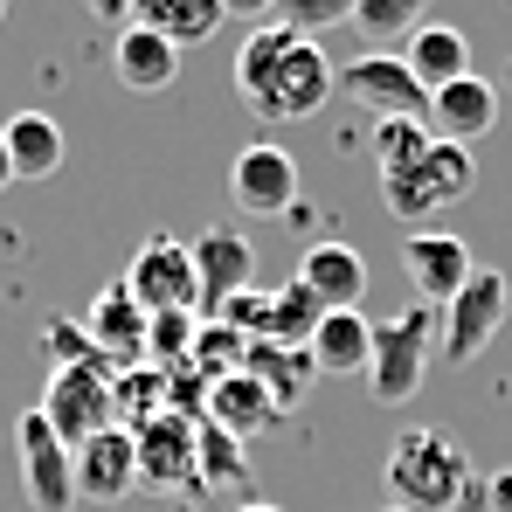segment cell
<instances>
[{"mask_svg": "<svg viewBox=\"0 0 512 512\" xmlns=\"http://www.w3.org/2000/svg\"><path fill=\"white\" fill-rule=\"evenodd\" d=\"M139 485V450H132V429H97L90 443H77V499L90 506H111Z\"/></svg>", "mask_w": 512, "mask_h": 512, "instance_id": "obj_14", "label": "cell"}, {"mask_svg": "<svg viewBox=\"0 0 512 512\" xmlns=\"http://www.w3.org/2000/svg\"><path fill=\"white\" fill-rule=\"evenodd\" d=\"M506 312H512L506 270H471V277H464V291L443 305V326H436V360H450V367H471L485 346L499 340Z\"/></svg>", "mask_w": 512, "mask_h": 512, "instance_id": "obj_5", "label": "cell"}, {"mask_svg": "<svg viewBox=\"0 0 512 512\" xmlns=\"http://www.w3.org/2000/svg\"><path fill=\"white\" fill-rule=\"evenodd\" d=\"M388 512H402V506H388Z\"/></svg>", "mask_w": 512, "mask_h": 512, "instance_id": "obj_39", "label": "cell"}, {"mask_svg": "<svg viewBox=\"0 0 512 512\" xmlns=\"http://www.w3.org/2000/svg\"><path fill=\"white\" fill-rule=\"evenodd\" d=\"M478 263L464 250V236H450V229H409V243H402V277H409V291L423 298V305H450L457 291H464V277H471Z\"/></svg>", "mask_w": 512, "mask_h": 512, "instance_id": "obj_11", "label": "cell"}, {"mask_svg": "<svg viewBox=\"0 0 512 512\" xmlns=\"http://www.w3.org/2000/svg\"><path fill=\"white\" fill-rule=\"evenodd\" d=\"M277 28L319 42V35H333V28H353V0H277Z\"/></svg>", "mask_w": 512, "mask_h": 512, "instance_id": "obj_30", "label": "cell"}, {"mask_svg": "<svg viewBox=\"0 0 512 512\" xmlns=\"http://www.w3.org/2000/svg\"><path fill=\"white\" fill-rule=\"evenodd\" d=\"M90 340L104 360H125V367H139L146 360V312L132 305V291H125V277H111L97 298H90Z\"/></svg>", "mask_w": 512, "mask_h": 512, "instance_id": "obj_18", "label": "cell"}, {"mask_svg": "<svg viewBox=\"0 0 512 512\" xmlns=\"http://www.w3.org/2000/svg\"><path fill=\"white\" fill-rule=\"evenodd\" d=\"M436 326H443L436 305H416V312L374 326V353H367V388H374V402H409V395L423 388L429 360H436Z\"/></svg>", "mask_w": 512, "mask_h": 512, "instance_id": "obj_3", "label": "cell"}, {"mask_svg": "<svg viewBox=\"0 0 512 512\" xmlns=\"http://www.w3.org/2000/svg\"><path fill=\"white\" fill-rule=\"evenodd\" d=\"M277 395L256 381L250 367L243 374H222V381H208V402H201V423H215V429H229V436H263V429H277Z\"/></svg>", "mask_w": 512, "mask_h": 512, "instance_id": "obj_16", "label": "cell"}, {"mask_svg": "<svg viewBox=\"0 0 512 512\" xmlns=\"http://www.w3.org/2000/svg\"><path fill=\"white\" fill-rule=\"evenodd\" d=\"M305 353H312V367H319V374H367V353H374V326H367L360 312H326Z\"/></svg>", "mask_w": 512, "mask_h": 512, "instance_id": "obj_23", "label": "cell"}, {"mask_svg": "<svg viewBox=\"0 0 512 512\" xmlns=\"http://www.w3.org/2000/svg\"><path fill=\"white\" fill-rule=\"evenodd\" d=\"M0 139H7L14 180H49V173H63V160H70V139H63V125L49 111H14L0 125Z\"/></svg>", "mask_w": 512, "mask_h": 512, "instance_id": "obj_20", "label": "cell"}, {"mask_svg": "<svg viewBox=\"0 0 512 512\" xmlns=\"http://www.w3.org/2000/svg\"><path fill=\"white\" fill-rule=\"evenodd\" d=\"M125 291L132 305L153 319V312H201V284H194V256L180 236H146L132 270H125Z\"/></svg>", "mask_w": 512, "mask_h": 512, "instance_id": "obj_7", "label": "cell"}, {"mask_svg": "<svg viewBox=\"0 0 512 512\" xmlns=\"http://www.w3.org/2000/svg\"><path fill=\"white\" fill-rule=\"evenodd\" d=\"M298 284H305L326 312H360V298H367V263H360V250H346V243H312L305 263H298Z\"/></svg>", "mask_w": 512, "mask_h": 512, "instance_id": "obj_19", "label": "cell"}, {"mask_svg": "<svg viewBox=\"0 0 512 512\" xmlns=\"http://www.w3.org/2000/svg\"><path fill=\"white\" fill-rule=\"evenodd\" d=\"M229 194L243 215H291L298 208V160L277 139H256L229 160Z\"/></svg>", "mask_w": 512, "mask_h": 512, "instance_id": "obj_10", "label": "cell"}, {"mask_svg": "<svg viewBox=\"0 0 512 512\" xmlns=\"http://www.w3.org/2000/svg\"><path fill=\"white\" fill-rule=\"evenodd\" d=\"M409 77L423 90H443V84H457V77H471V42L457 35V28H443V21H423L416 35H409Z\"/></svg>", "mask_w": 512, "mask_h": 512, "instance_id": "obj_21", "label": "cell"}, {"mask_svg": "<svg viewBox=\"0 0 512 512\" xmlns=\"http://www.w3.org/2000/svg\"><path fill=\"white\" fill-rule=\"evenodd\" d=\"M236 512H284V506H270V499H243Z\"/></svg>", "mask_w": 512, "mask_h": 512, "instance_id": "obj_36", "label": "cell"}, {"mask_svg": "<svg viewBox=\"0 0 512 512\" xmlns=\"http://www.w3.org/2000/svg\"><path fill=\"white\" fill-rule=\"evenodd\" d=\"M0 21H7V0H0Z\"/></svg>", "mask_w": 512, "mask_h": 512, "instance_id": "obj_38", "label": "cell"}, {"mask_svg": "<svg viewBox=\"0 0 512 512\" xmlns=\"http://www.w3.org/2000/svg\"><path fill=\"white\" fill-rule=\"evenodd\" d=\"M14 187V160H7V139H0V194Z\"/></svg>", "mask_w": 512, "mask_h": 512, "instance_id": "obj_35", "label": "cell"}, {"mask_svg": "<svg viewBox=\"0 0 512 512\" xmlns=\"http://www.w3.org/2000/svg\"><path fill=\"white\" fill-rule=\"evenodd\" d=\"M132 21L167 35L173 49H201L229 14H222V0H132Z\"/></svg>", "mask_w": 512, "mask_h": 512, "instance_id": "obj_22", "label": "cell"}, {"mask_svg": "<svg viewBox=\"0 0 512 512\" xmlns=\"http://www.w3.org/2000/svg\"><path fill=\"white\" fill-rule=\"evenodd\" d=\"M194 471H201V492L250 485V443L229 436V429H215V423H194Z\"/></svg>", "mask_w": 512, "mask_h": 512, "instance_id": "obj_25", "label": "cell"}, {"mask_svg": "<svg viewBox=\"0 0 512 512\" xmlns=\"http://www.w3.org/2000/svg\"><path fill=\"white\" fill-rule=\"evenodd\" d=\"M132 450H139V485H160V492H201V471H194V416H153L146 429H132Z\"/></svg>", "mask_w": 512, "mask_h": 512, "instance_id": "obj_12", "label": "cell"}, {"mask_svg": "<svg viewBox=\"0 0 512 512\" xmlns=\"http://www.w3.org/2000/svg\"><path fill=\"white\" fill-rule=\"evenodd\" d=\"M367 146H374V167H381V180H388V173H409V167H416L429 146H436V132H429V118H381Z\"/></svg>", "mask_w": 512, "mask_h": 512, "instance_id": "obj_27", "label": "cell"}, {"mask_svg": "<svg viewBox=\"0 0 512 512\" xmlns=\"http://www.w3.org/2000/svg\"><path fill=\"white\" fill-rule=\"evenodd\" d=\"M222 14L229 21H263V14H277V0H222Z\"/></svg>", "mask_w": 512, "mask_h": 512, "instance_id": "obj_34", "label": "cell"}, {"mask_svg": "<svg viewBox=\"0 0 512 512\" xmlns=\"http://www.w3.org/2000/svg\"><path fill=\"white\" fill-rule=\"evenodd\" d=\"M35 409H42V423L56 429L70 450L90 443L97 429H118L111 423V367H56Z\"/></svg>", "mask_w": 512, "mask_h": 512, "instance_id": "obj_8", "label": "cell"}, {"mask_svg": "<svg viewBox=\"0 0 512 512\" xmlns=\"http://www.w3.org/2000/svg\"><path fill=\"white\" fill-rule=\"evenodd\" d=\"M42 346L56 353V367H111V360L97 353V340H90L84 326H70V319H49V326H42Z\"/></svg>", "mask_w": 512, "mask_h": 512, "instance_id": "obj_31", "label": "cell"}, {"mask_svg": "<svg viewBox=\"0 0 512 512\" xmlns=\"http://www.w3.org/2000/svg\"><path fill=\"white\" fill-rule=\"evenodd\" d=\"M319 319H326V305L291 277L284 291H270V298H263V326H256V340H270V346H312Z\"/></svg>", "mask_w": 512, "mask_h": 512, "instance_id": "obj_24", "label": "cell"}, {"mask_svg": "<svg viewBox=\"0 0 512 512\" xmlns=\"http://www.w3.org/2000/svg\"><path fill=\"white\" fill-rule=\"evenodd\" d=\"M464 499H471V512H512V471H499L492 485H478V478H471V492H464Z\"/></svg>", "mask_w": 512, "mask_h": 512, "instance_id": "obj_32", "label": "cell"}, {"mask_svg": "<svg viewBox=\"0 0 512 512\" xmlns=\"http://www.w3.org/2000/svg\"><path fill=\"white\" fill-rule=\"evenodd\" d=\"M84 7H90V21H111V28L132 21V0H84Z\"/></svg>", "mask_w": 512, "mask_h": 512, "instance_id": "obj_33", "label": "cell"}, {"mask_svg": "<svg viewBox=\"0 0 512 512\" xmlns=\"http://www.w3.org/2000/svg\"><path fill=\"white\" fill-rule=\"evenodd\" d=\"M492 125H499V90L485 84V77H457V84L429 90V132H436V139L478 146Z\"/></svg>", "mask_w": 512, "mask_h": 512, "instance_id": "obj_15", "label": "cell"}, {"mask_svg": "<svg viewBox=\"0 0 512 512\" xmlns=\"http://www.w3.org/2000/svg\"><path fill=\"white\" fill-rule=\"evenodd\" d=\"M333 90H346L353 104H367L374 118H429V90L409 77L402 56H353L346 70H333Z\"/></svg>", "mask_w": 512, "mask_h": 512, "instance_id": "obj_9", "label": "cell"}, {"mask_svg": "<svg viewBox=\"0 0 512 512\" xmlns=\"http://www.w3.org/2000/svg\"><path fill=\"white\" fill-rule=\"evenodd\" d=\"M187 256H194V284H201V312L215 319L229 298H243L250 291V277H256V250L236 236V229H201L194 243H187Z\"/></svg>", "mask_w": 512, "mask_h": 512, "instance_id": "obj_13", "label": "cell"}, {"mask_svg": "<svg viewBox=\"0 0 512 512\" xmlns=\"http://www.w3.org/2000/svg\"><path fill=\"white\" fill-rule=\"evenodd\" d=\"M14 450H21V492L35 512H70L77 506V450L42 423V409H28L14 423Z\"/></svg>", "mask_w": 512, "mask_h": 512, "instance_id": "obj_6", "label": "cell"}, {"mask_svg": "<svg viewBox=\"0 0 512 512\" xmlns=\"http://www.w3.org/2000/svg\"><path fill=\"white\" fill-rule=\"evenodd\" d=\"M388 492L402 512H450L471 492V457L429 423H409L388 443Z\"/></svg>", "mask_w": 512, "mask_h": 512, "instance_id": "obj_2", "label": "cell"}, {"mask_svg": "<svg viewBox=\"0 0 512 512\" xmlns=\"http://www.w3.org/2000/svg\"><path fill=\"white\" fill-rule=\"evenodd\" d=\"M243 367H250L256 381L277 395V409H284V402L319 374V367H312V353H298V346H270V340H250V360H243Z\"/></svg>", "mask_w": 512, "mask_h": 512, "instance_id": "obj_26", "label": "cell"}, {"mask_svg": "<svg viewBox=\"0 0 512 512\" xmlns=\"http://www.w3.org/2000/svg\"><path fill=\"white\" fill-rule=\"evenodd\" d=\"M429 21V0H353V28L367 42H402Z\"/></svg>", "mask_w": 512, "mask_h": 512, "instance_id": "obj_28", "label": "cell"}, {"mask_svg": "<svg viewBox=\"0 0 512 512\" xmlns=\"http://www.w3.org/2000/svg\"><path fill=\"white\" fill-rule=\"evenodd\" d=\"M471 187H478V160H471V146L436 139L409 173H388V180H381V201H388V215H402V222H429V215L457 208Z\"/></svg>", "mask_w": 512, "mask_h": 512, "instance_id": "obj_4", "label": "cell"}, {"mask_svg": "<svg viewBox=\"0 0 512 512\" xmlns=\"http://www.w3.org/2000/svg\"><path fill=\"white\" fill-rule=\"evenodd\" d=\"M506 90H512V63H506Z\"/></svg>", "mask_w": 512, "mask_h": 512, "instance_id": "obj_37", "label": "cell"}, {"mask_svg": "<svg viewBox=\"0 0 512 512\" xmlns=\"http://www.w3.org/2000/svg\"><path fill=\"white\" fill-rule=\"evenodd\" d=\"M194 333H201L194 312H153V319H146V360H153L160 374H173L180 360H194Z\"/></svg>", "mask_w": 512, "mask_h": 512, "instance_id": "obj_29", "label": "cell"}, {"mask_svg": "<svg viewBox=\"0 0 512 512\" xmlns=\"http://www.w3.org/2000/svg\"><path fill=\"white\" fill-rule=\"evenodd\" d=\"M111 77H118L125 90H139V97H153V90H167L173 77H180V49H173L167 35L125 21L118 42H111Z\"/></svg>", "mask_w": 512, "mask_h": 512, "instance_id": "obj_17", "label": "cell"}, {"mask_svg": "<svg viewBox=\"0 0 512 512\" xmlns=\"http://www.w3.org/2000/svg\"><path fill=\"white\" fill-rule=\"evenodd\" d=\"M236 97L250 104L263 125H298V118H319L326 97H333V63L319 42L263 21L243 56H236Z\"/></svg>", "mask_w": 512, "mask_h": 512, "instance_id": "obj_1", "label": "cell"}]
</instances>
